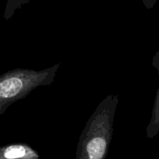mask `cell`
<instances>
[{"label":"cell","instance_id":"cell-1","mask_svg":"<svg viewBox=\"0 0 159 159\" xmlns=\"http://www.w3.org/2000/svg\"><path fill=\"white\" fill-rule=\"evenodd\" d=\"M118 95H108L98 105L79 137L76 159H106L113 133Z\"/></svg>","mask_w":159,"mask_h":159},{"label":"cell","instance_id":"cell-2","mask_svg":"<svg viewBox=\"0 0 159 159\" xmlns=\"http://www.w3.org/2000/svg\"><path fill=\"white\" fill-rule=\"evenodd\" d=\"M57 63L50 68L36 71L30 68H14L0 75V115L16 101L24 99L34 89L50 85L54 80Z\"/></svg>","mask_w":159,"mask_h":159},{"label":"cell","instance_id":"cell-3","mask_svg":"<svg viewBox=\"0 0 159 159\" xmlns=\"http://www.w3.org/2000/svg\"><path fill=\"white\" fill-rule=\"evenodd\" d=\"M40 154L26 143H13L0 147V159H39Z\"/></svg>","mask_w":159,"mask_h":159},{"label":"cell","instance_id":"cell-5","mask_svg":"<svg viewBox=\"0 0 159 159\" xmlns=\"http://www.w3.org/2000/svg\"><path fill=\"white\" fill-rule=\"evenodd\" d=\"M30 1V0H7L3 14L5 20H10L16 11L20 9L23 5L29 3Z\"/></svg>","mask_w":159,"mask_h":159},{"label":"cell","instance_id":"cell-6","mask_svg":"<svg viewBox=\"0 0 159 159\" xmlns=\"http://www.w3.org/2000/svg\"><path fill=\"white\" fill-rule=\"evenodd\" d=\"M141 1L148 9H152V8H154L157 2V0H141Z\"/></svg>","mask_w":159,"mask_h":159},{"label":"cell","instance_id":"cell-4","mask_svg":"<svg viewBox=\"0 0 159 159\" xmlns=\"http://www.w3.org/2000/svg\"><path fill=\"white\" fill-rule=\"evenodd\" d=\"M152 66L158 71L159 76V50L155 53L152 58ZM159 133V86L157 90L156 96L154 101L153 108L152 111V116L149 124L146 128V135L148 138H154Z\"/></svg>","mask_w":159,"mask_h":159}]
</instances>
